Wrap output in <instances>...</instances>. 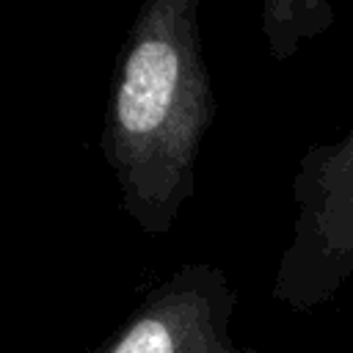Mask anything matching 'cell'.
<instances>
[{
	"mask_svg": "<svg viewBox=\"0 0 353 353\" xmlns=\"http://www.w3.org/2000/svg\"><path fill=\"white\" fill-rule=\"evenodd\" d=\"M353 276V127L312 143L292 176V226L276 262L273 298L309 312L328 303Z\"/></svg>",
	"mask_w": 353,
	"mask_h": 353,
	"instance_id": "cell-2",
	"label": "cell"
},
{
	"mask_svg": "<svg viewBox=\"0 0 353 353\" xmlns=\"http://www.w3.org/2000/svg\"><path fill=\"white\" fill-rule=\"evenodd\" d=\"M237 292L210 262L165 276L132 314L88 353H251L232 336Z\"/></svg>",
	"mask_w": 353,
	"mask_h": 353,
	"instance_id": "cell-3",
	"label": "cell"
},
{
	"mask_svg": "<svg viewBox=\"0 0 353 353\" xmlns=\"http://www.w3.org/2000/svg\"><path fill=\"white\" fill-rule=\"evenodd\" d=\"M215 108L199 0H143L121 47L102 124L105 163L141 232L168 234L193 196Z\"/></svg>",
	"mask_w": 353,
	"mask_h": 353,
	"instance_id": "cell-1",
	"label": "cell"
}]
</instances>
